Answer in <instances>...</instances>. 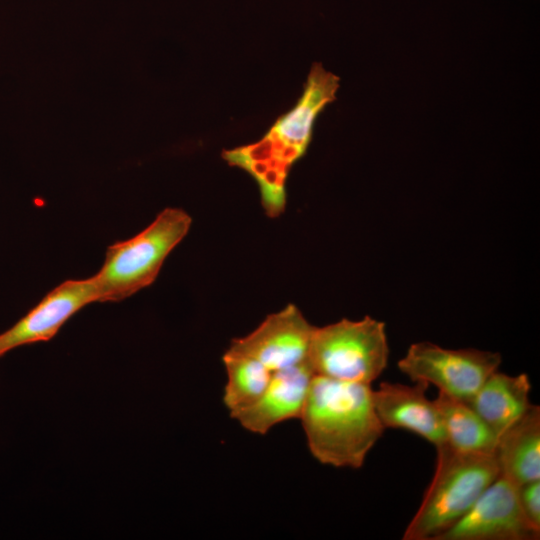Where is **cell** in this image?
I'll return each instance as SVG.
<instances>
[{"instance_id": "obj_1", "label": "cell", "mask_w": 540, "mask_h": 540, "mask_svg": "<svg viewBox=\"0 0 540 540\" xmlns=\"http://www.w3.org/2000/svg\"><path fill=\"white\" fill-rule=\"evenodd\" d=\"M340 78L314 62L295 105L272 123L254 143L222 151L230 165L247 172L257 183L266 213L280 215L286 205V181L312 140L317 117L336 100Z\"/></svg>"}, {"instance_id": "obj_2", "label": "cell", "mask_w": 540, "mask_h": 540, "mask_svg": "<svg viewBox=\"0 0 540 540\" xmlns=\"http://www.w3.org/2000/svg\"><path fill=\"white\" fill-rule=\"evenodd\" d=\"M311 455L321 464L358 469L384 433L371 384L314 375L299 418Z\"/></svg>"}, {"instance_id": "obj_3", "label": "cell", "mask_w": 540, "mask_h": 540, "mask_svg": "<svg viewBox=\"0 0 540 540\" xmlns=\"http://www.w3.org/2000/svg\"><path fill=\"white\" fill-rule=\"evenodd\" d=\"M436 451L434 475L404 531V540H435L473 506L500 474L495 454L462 453L447 444Z\"/></svg>"}, {"instance_id": "obj_4", "label": "cell", "mask_w": 540, "mask_h": 540, "mask_svg": "<svg viewBox=\"0 0 540 540\" xmlns=\"http://www.w3.org/2000/svg\"><path fill=\"white\" fill-rule=\"evenodd\" d=\"M191 223L184 210L165 208L137 235L110 245L101 269L93 276L98 302H118L151 285Z\"/></svg>"}, {"instance_id": "obj_5", "label": "cell", "mask_w": 540, "mask_h": 540, "mask_svg": "<svg viewBox=\"0 0 540 540\" xmlns=\"http://www.w3.org/2000/svg\"><path fill=\"white\" fill-rule=\"evenodd\" d=\"M388 356L385 324L366 316L315 326L308 363L315 375L371 384L386 369Z\"/></svg>"}, {"instance_id": "obj_6", "label": "cell", "mask_w": 540, "mask_h": 540, "mask_svg": "<svg viewBox=\"0 0 540 540\" xmlns=\"http://www.w3.org/2000/svg\"><path fill=\"white\" fill-rule=\"evenodd\" d=\"M498 352L478 349H446L423 341L413 343L398 363L412 382L432 384L456 399L469 401L501 364Z\"/></svg>"}, {"instance_id": "obj_7", "label": "cell", "mask_w": 540, "mask_h": 540, "mask_svg": "<svg viewBox=\"0 0 540 540\" xmlns=\"http://www.w3.org/2000/svg\"><path fill=\"white\" fill-rule=\"evenodd\" d=\"M539 536L522 512L518 486L499 474L473 506L435 540H536Z\"/></svg>"}, {"instance_id": "obj_8", "label": "cell", "mask_w": 540, "mask_h": 540, "mask_svg": "<svg viewBox=\"0 0 540 540\" xmlns=\"http://www.w3.org/2000/svg\"><path fill=\"white\" fill-rule=\"evenodd\" d=\"M314 329L298 307L289 304L248 335L232 340L227 351L252 357L274 372L308 361Z\"/></svg>"}, {"instance_id": "obj_9", "label": "cell", "mask_w": 540, "mask_h": 540, "mask_svg": "<svg viewBox=\"0 0 540 540\" xmlns=\"http://www.w3.org/2000/svg\"><path fill=\"white\" fill-rule=\"evenodd\" d=\"M93 302H98L93 276L62 282L0 334V357L19 346L51 340L66 321Z\"/></svg>"}, {"instance_id": "obj_10", "label": "cell", "mask_w": 540, "mask_h": 540, "mask_svg": "<svg viewBox=\"0 0 540 540\" xmlns=\"http://www.w3.org/2000/svg\"><path fill=\"white\" fill-rule=\"evenodd\" d=\"M413 385L381 382L373 390L377 416L384 428L404 429L424 438L435 448L446 444L439 409L426 392L429 384L414 381Z\"/></svg>"}, {"instance_id": "obj_11", "label": "cell", "mask_w": 540, "mask_h": 540, "mask_svg": "<svg viewBox=\"0 0 540 540\" xmlns=\"http://www.w3.org/2000/svg\"><path fill=\"white\" fill-rule=\"evenodd\" d=\"M314 375L308 361L274 371L260 398L230 417L245 430L259 435L282 422L299 419Z\"/></svg>"}, {"instance_id": "obj_12", "label": "cell", "mask_w": 540, "mask_h": 540, "mask_svg": "<svg viewBox=\"0 0 540 540\" xmlns=\"http://www.w3.org/2000/svg\"><path fill=\"white\" fill-rule=\"evenodd\" d=\"M530 392L527 374L508 375L496 370L467 402L500 436L531 407Z\"/></svg>"}, {"instance_id": "obj_13", "label": "cell", "mask_w": 540, "mask_h": 540, "mask_svg": "<svg viewBox=\"0 0 540 540\" xmlns=\"http://www.w3.org/2000/svg\"><path fill=\"white\" fill-rule=\"evenodd\" d=\"M495 456L500 474L518 487L540 480V407L528 411L498 439Z\"/></svg>"}, {"instance_id": "obj_14", "label": "cell", "mask_w": 540, "mask_h": 540, "mask_svg": "<svg viewBox=\"0 0 540 540\" xmlns=\"http://www.w3.org/2000/svg\"><path fill=\"white\" fill-rule=\"evenodd\" d=\"M434 401L448 446L462 453L495 454L499 436L468 402L441 392Z\"/></svg>"}, {"instance_id": "obj_15", "label": "cell", "mask_w": 540, "mask_h": 540, "mask_svg": "<svg viewBox=\"0 0 540 540\" xmlns=\"http://www.w3.org/2000/svg\"><path fill=\"white\" fill-rule=\"evenodd\" d=\"M222 361L227 375L222 401L231 416L260 398L272 371L252 357L229 351L224 353Z\"/></svg>"}, {"instance_id": "obj_16", "label": "cell", "mask_w": 540, "mask_h": 540, "mask_svg": "<svg viewBox=\"0 0 540 540\" xmlns=\"http://www.w3.org/2000/svg\"><path fill=\"white\" fill-rule=\"evenodd\" d=\"M518 497L527 522L540 533V480L520 485Z\"/></svg>"}]
</instances>
